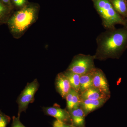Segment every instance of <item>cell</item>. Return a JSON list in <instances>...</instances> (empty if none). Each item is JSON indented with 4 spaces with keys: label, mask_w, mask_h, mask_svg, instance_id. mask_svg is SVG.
Masks as SVG:
<instances>
[{
    "label": "cell",
    "mask_w": 127,
    "mask_h": 127,
    "mask_svg": "<svg viewBox=\"0 0 127 127\" xmlns=\"http://www.w3.org/2000/svg\"><path fill=\"white\" fill-rule=\"evenodd\" d=\"M110 97L102 92L99 89L93 86L87 89L80 94V100H95L108 98Z\"/></svg>",
    "instance_id": "cell-10"
},
{
    "label": "cell",
    "mask_w": 127,
    "mask_h": 127,
    "mask_svg": "<svg viewBox=\"0 0 127 127\" xmlns=\"http://www.w3.org/2000/svg\"><path fill=\"white\" fill-rule=\"evenodd\" d=\"M0 111H1V110H0Z\"/></svg>",
    "instance_id": "cell-22"
},
{
    "label": "cell",
    "mask_w": 127,
    "mask_h": 127,
    "mask_svg": "<svg viewBox=\"0 0 127 127\" xmlns=\"http://www.w3.org/2000/svg\"><path fill=\"white\" fill-rule=\"evenodd\" d=\"M12 4L18 10L22 9L29 4L28 0H11Z\"/></svg>",
    "instance_id": "cell-18"
},
{
    "label": "cell",
    "mask_w": 127,
    "mask_h": 127,
    "mask_svg": "<svg viewBox=\"0 0 127 127\" xmlns=\"http://www.w3.org/2000/svg\"><path fill=\"white\" fill-rule=\"evenodd\" d=\"M39 86V82L37 79L27 84L17 100L18 107L17 117H20L22 112H26L29 104L34 101V96Z\"/></svg>",
    "instance_id": "cell-5"
},
{
    "label": "cell",
    "mask_w": 127,
    "mask_h": 127,
    "mask_svg": "<svg viewBox=\"0 0 127 127\" xmlns=\"http://www.w3.org/2000/svg\"><path fill=\"white\" fill-rule=\"evenodd\" d=\"M95 70L91 72L81 75L79 92L80 94L93 87V78Z\"/></svg>",
    "instance_id": "cell-13"
},
{
    "label": "cell",
    "mask_w": 127,
    "mask_h": 127,
    "mask_svg": "<svg viewBox=\"0 0 127 127\" xmlns=\"http://www.w3.org/2000/svg\"><path fill=\"white\" fill-rule=\"evenodd\" d=\"M65 99L66 101V109L68 112L79 107L80 94L72 88L66 96Z\"/></svg>",
    "instance_id": "cell-12"
},
{
    "label": "cell",
    "mask_w": 127,
    "mask_h": 127,
    "mask_svg": "<svg viewBox=\"0 0 127 127\" xmlns=\"http://www.w3.org/2000/svg\"><path fill=\"white\" fill-rule=\"evenodd\" d=\"M63 73L69 81L71 88L79 93L81 75L67 70L64 72Z\"/></svg>",
    "instance_id": "cell-15"
},
{
    "label": "cell",
    "mask_w": 127,
    "mask_h": 127,
    "mask_svg": "<svg viewBox=\"0 0 127 127\" xmlns=\"http://www.w3.org/2000/svg\"><path fill=\"white\" fill-rule=\"evenodd\" d=\"M109 99L104 98L100 100H80L79 106L84 112L86 117L89 113L102 106Z\"/></svg>",
    "instance_id": "cell-9"
},
{
    "label": "cell",
    "mask_w": 127,
    "mask_h": 127,
    "mask_svg": "<svg viewBox=\"0 0 127 127\" xmlns=\"http://www.w3.org/2000/svg\"><path fill=\"white\" fill-rule=\"evenodd\" d=\"M40 7L35 3H29L11 15L7 24L9 31L15 39H20L28 29L36 22Z\"/></svg>",
    "instance_id": "cell-2"
},
{
    "label": "cell",
    "mask_w": 127,
    "mask_h": 127,
    "mask_svg": "<svg viewBox=\"0 0 127 127\" xmlns=\"http://www.w3.org/2000/svg\"><path fill=\"white\" fill-rule=\"evenodd\" d=\"M94 60V55L78 54L73 57L66 70L80 75L91 72L96 68Z\"/></svg>",
    "instance_id": "cell-4"
},
{
    "label": "cell",
    "mask_w": 127,
    "mask_h": 127,
    "mask_svg": "<svg viewBox=\"0 0 127 127\" xmlns=\"http://www.w3.org/2000/svg\"><path fill=\"white\" fill-rule=\"evenodd\" d=\"M115 10L127 21V0H110Z\"/></svg>",
    "instance_id": "cell-14"
},
{
    "label": "cell",
    "mask_w": 127,
    "mask_h": 127,
    "mask_svg": "<svg viewBox=\"0 0 127 127\" xmlns=\"http://www.w3.org/2000/svg\"><path fill=\"white\" fill-rule=\"evenodd\" d=\"M93 86L99 89L105 95L111 97V92L106 75L102 70L96 67L94 72Z\"/></svg>",
    "instance_id": "cell-6"
},
{
    "label": "cell",
    "mask_w": 127,
    "mask_h": 127,
    "mask_svg": "<svg viewBox=\"0 0 127 127\" xmlns=\"http://www.w3.org/2000/svg\"><path fill=\"white\" fill-rule=\"evenodd\" d=\"M69 112L70 116L71 125L74 127H86V116L79 106Z\"/></svg>",
    "instance_id": "cell-11"
},
{
    "label": "cell",
    "mask_w": 127,
    "mask_h": 127,
    "mask_svg": "<svg viewBox=\"0 0 127 127\" xmlns=\"http://www.w3.org/2000/svg\"><path fill=\"white\" fill-rule=\"evenodd\" d=\"M92 0L106 30L114 28L118 24L127 27V21L115 10L110 0Z\"/></svg>",
    "instance_id": "cell-3"
},
{
    "label": "cell",
    "mask_w": 127,
    "mask_h": 127,
    "mask_svg": "<svg viewBox=\"0 0 127 127\" xmlns=\"http://www.w3.org/2000/svg\"><path fill=\"white\" fill-rule=\"evenodd\" d=\"M96 41L95 59H119L127 48V27L106 30L98 36Z\"/></svg>",
    "instance_id": "cell-1"
},
{
    "label": "cell",
    "mask_w": 127,
    "mask_h": 127,
    "mask_svg": "<svg viewBox=\"0 0 127 127\" xmlns=\"http://www.w3.org/2000/svg\"><path fill=\"white\" fill-rule=\"evenodd\" d=\"M11 118L1 111H0V127H7L10 122Z\"/></svg>",
    "instance_id": "cell-17"
},
{
    "label": "cell",
    "mask_w": 127,
    "mask_h": 127,
    "mask_svg": "<svg viewBox=\"0 0 127 127\" xmlns=\"http://www.w3.org/2000/svg\"><path fill=\"white\" fill-rule=\"evenodd\" d=\"M45 114L55 118L56 120L71 124L70 116L67 109H62L59 105L55 104L52 107L43 108Z\"/></svg>",
    "instance_id": "cell-7"
},
{
    "label": "cell",
    "mask_w": 127,
    "mask_h": 127,
    "mask_svg": "<svg viewBox=\"0 0 127 127\" xmlns=\"http://www.w3.org/2000/svg\"><path fill=\"white\" fill-rule=\"evenodd\" d=\"M20 117L13 116L11 127H26L21 122Z\"/></svg>",
    "instance_id": "cell-19"
},
{
    "label": "cell",
    "mask_w": 127,
    "mask_h": 127,
    "mask_svg": "<svg viewBox=\"0 0 127 127\" xmlns=\"http://www.w3.org/2000/svg\"><path fill=\"white\" fill-rule=\"evenodd\" d=\"M3 3L10 7L11 9L12 8V5L11 4V0H0Z\"/></svg>",
    "instance_id": "cell-21"
},
{
    "label": "cell",
    "mask_w": 127,
    "mask_h": 127,
    "mask_svg": "<svg viewBox=\"0 0 127 127\" xmlns=\"http://www.w3.org/2000/svg\"><path fill=\"white\" fill-rule=\"evenodd\" d=\"M11 9L0 0V25L7 24L11 16Z\"/></svg>",
    "instance_id": "cell-16"
},
{
    "label": "cell",
    "mask_w": 127,
    "mask_h": 127,
    "mask_svg": "<svg viewBox=\"0 0 127 127\" xmlns=\"http://www.w3.org/2000/svg\"><path fill=\"white\" fill-rule=\"evenodd\" d=\"M55 85L57 92L63 98L65 99L66 96L70 90L71 87L68 79L63 72L60 73L57 75Z\"/></svg>",
    "instance_id": "cell-8"
},
{
    "label": "cell",
    "mask_w": 127,
    "mask_h": 127,
    "mask_svg": "<svg viewBox=\"0 0 127 127\" xmlns=\"http://www.w3.org/2000/svg\"><path fill=\"white\" fill-rule=\"evenodd\" d=\"M52 127H74L71 124L65 123L56 120L53 122Z\"/></svg>",
    "instance_id": "cell-20"
}]
</instances>
